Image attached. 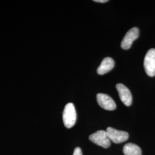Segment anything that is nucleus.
<instances>
[{
  "label": "nucleus",
  "instance_id": "obj_5",
  "mask_svg": "<svg viewBox=\"0 0 155 155\" xmlns=\"http://www.w3.org/2000/svg\"><path fill=\"white\" fill-rule=\"evenodd\" d=\"M97 101L99 105L107 110H114L116 109V104L107 94L99 93L97 95Z\"/></svg>",
  "mask_w": 155,
  "mask_h": 155
},
{
  "label": "nucleus",
  "instance_id": "obj_9",
  "mask_svg": "<svg viewBox=\"0 0 155 155\" xmlns=\"http://www.w3.org/2000/svg\"><path fill=\"white\" fill-rule=\"evenodd\" d=\"M123 152L125 155H142L141 148L132 143L125 144L123 148Z\"/></svg>",
  "mask_w": 155,
  "mask_h": 155
},
{
  "label": "nucleus",
  "instance_id": "obj_8",
  "mask_svg": "<svg viewBox=\"0 0 155 155\" xmlns=\"http://www.w3.org/2000/svg\"><path fill=\"white\" fill-rule=\"evenodd\" d=\"M114 67V60L111 58L107 57L104 58L101 62L100 66L97 69V72L99 75H104L111 70Z\"/></svg>",
  "mask_w": 155,
  "mask_h": 155
},
{
  "label": "nucleus",
  "instance_id": "obj_6",
  "mask_svg": "<svg viewBox=\"0 0 155 155\" xmlns=\"http://www.w3.org/2000/svg\"><path fill=\"white\" fill-rule=\"evenodd\" d=\"M139 30L137 27H134L127 31L121 41V46L124 50H128L131 47L133 41L138 38Z\"/></svg>",
  "mask_w": 155,
  "mask_h": 155
},
{
  "label": "nucleus",
  "instance_id": "obj_4",
  "mask_svg": "<svg viewBox=\"0 0 155 155\" xmlns=\"http://www.w3.org/2000/svg\"><path fill=\"white\" fill-rule=\"evenodd\" d=\"M106 133L109 140L114 143H121L127 141L129 138V134L122 130H118L113 127H108L106 129Z\"/></svg>",
  "mask_w": 155,
  "mask_h": 155
},
{
  "label": "nucleus",
  "instance_id": "obj_3",
  "mask_svg": "<svg viewBox=\"0 0 155 155\" xmlns=\"http://www.w3.org/2000/svg\"><path fill=\"white\" fill-rule=\"evenodd\" d=\"M144 66L145 72L150 77L155 75V49H150L145 56Z\"/></svg>",
  "mask_w": 155,
  "mask_h": 155
},
{
  "label": "nucleus",
  "instance_id": "obj_2",
  "mask_svg": "<svg viewBox=\"0 0 155 155\" xmlns=\"http://www.w3.org/2000/svg\"><path fill=\"white\" fill-rule=\"evenodd\" d=\"M89 140L94 144L104 148H107L110 146V140L107 136L106 131L98 130L89 136Z\"/></svg>",
  "mask_w": 155,
  "mask_h": 155
},
{
  "label": "nucleus",
  "instance_id": "obj_10",
  "mask_svg": "<svg viewBox=\"0 0 155 155\" xmlns=\"http://www.w3.org/2000/svg\"><path fill=\"white\" fill-rule=\"evenodd\" d=\"M73 155H82V150L81 149V148H79V147L75 148V150H74Z\"/></svg>",
  "mask_w": 155,
  "mask_h": 155
},
{
  "label": "nucleus",
  "instance_id": "obj_11",
  "mask_svg": "<svg viewBox=\"0 0 155 155\" xmlns=\"http://www.w3.org/2000/svg\"><path fill=\"white\" fill-rule=\"evenodd\" d=\"M94 2H100V3H105L106 2H108V0H94Z\"/></svg>",
  "mask_w": 155,
  "mask_h": 155
},
{
  "label": "nucleus",
  "instance_id": "obj_7",
  "mask_svg": "<svg viewBox=\"0 0 155 155\" xmlns=\"http://www.w3.org/2000/svg\"><path fill=\"white\" fill-rule=\"evenodd\" d=\"M116 89L123 104L127 106L131 105L132 103V95L129 89L122 83L117 84Z\"/></svg>",
  "mask_w": 155,
  "mask_h": 155
},
{
  "label": "nucleus",
  "instance_id": "obj_1",
  "mask_svg": "<svg viewBox=\"0 0 155 155\" xmlns=\"http://www.w3.org/2000/svg\"><path fill=\"white\" fill-rule=\"evenodd\" d=\"M77 112L72 103H68L65 106L63 113V121L67 128L72 127L76 122Z\"/></svg>",
  "mask_w": 155,
  "mask_h": 155
}]
</instances>
